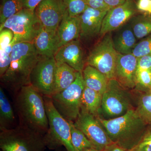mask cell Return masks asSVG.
Listing matches in <instances>:
<instances>
[{
  "mask_svg": "<svg viewBox=\"0 0 151 151\" xmlns=\"http://www.w3.org/2000/svg\"><path fill=\"white\" fill-rule=\"evenodd\" d=\"M19 125L45 135L49 129L43 96L31 85L22 87L14 94Z\"/></svg>",
  "mask_w": 151,
  "mask_h": 151,
  "instance_id": "cell-1",
  "label": "cell"
},
{
  "mask_svg": "<svg viewBox=\"0 0 151 151\" xmlns=\"http://www.w3.org/2000/svg\"><path fill=\"white\" fill-rule=\"evenodd\" d=\"M98 118L112 142L127 151L137 145L148 129L149 124L135 109L115 119L106 120L99 116Z\"/></svg>",
  "mask_w": 151,
  "mask_h": 151,
  "instance_id": "cell-2",
  "label": "cell"
},
{
  "mask_svg": "<svg viewBox=\"0 0 151 151\" xmlns=\"http://www.w3.org/2000/svg\"><path fill=\"white\" fill-rule=\"evenodd\" d=\"M40 58L32 42L15 44L11 53L10 65L1 76V82L14 93L22 86L30 84L31 73Z\"/></svg>",
  "mask_w": 151,
  "mask_h": 151,
  "instance_id": "cell-3",
  "label": "cell"
},
{
  "mask_svg": "<svg viewBox=\"0 0 151 151\" xmlns=\"http://www.w3.org/2000/svg\"><path fill=\"white\" fill-rule=\"evenodd\" d=\"M137 95L134 90L127 89L115 78L109 79L102 95L99 117L106 120L115 119L136 109Z\"/></svg>",
  "mask_w": 151,
  "mask_h": 151,
  "instance_id": "cell-4",
  "label": "cell"
},
{
  "mask_svg": "<svg viewBox=\"0 0 151 151\" xmlns=\"http://www.w3.org/2000/svg\"><path fill=\"white\" fill-rule=\"evenodd\" d=\"M46 147L44 135L20 125L0 133L2 151H44Z\"/></svg>",
  "mask_w": 151,
  "mask_h": 151,
  "instance_id": "cell-5",
  "label": "cell"
},
{
  "mask_svg": "<svg viewBox=\"0 0 151 151\" xmlns=\"http://www.w3.org/2000/svg\"><path fill=\"white\" fill-rule=\"evenodd\" d=\"M43 97L49 122L48 131L44 135L46 147L52 149L63 146L67 151H77L71 142L69 122L57 111L50 97Z\"/></svg>",
  "mask_w": 151,
  "mask_h": 151,
  "instance_id": "cell-6",
  "label": "cell"
},
{
  "mask_svg": "<svg viewBox=\"0 0 151 151\" xmlns=\"http://www.w3.org/2000/svg\"><path fill=\"white\" fill-rule=\"evenodd\" d=\"M85 86L82 72H78L75 81L70 86L50 97L56 110L68 122H74L78 118Z\"/></svg>",
  "mask_w": 151,
  "mask_h": 151,
  "instance_id": "cell-7",
  "label": "cell"
},
{
  "mask_svg": "<svg viewBox=\"0 0 151 151\" xmlns=\"http://www.w3.org/2000/svg\"><path fill=\"white\" fill-rule=\"evenodd\" d=\"M112 32L100 37L86 58V65L96 68L109 79L114 78L117 54L114 47Z\"/></svg>",
  "mask_w": 151,
  "mask_h": 151,
  "instance_id": "cell-8",
  "label": "cell"
},
{
  "mask_svg": "<svg viewBox=\"0 0 151 151\" xmlns=\"http://www.w3.org/2000/svg\"><path fill=\"white\" fill-rule=\"evenodd\" d=\"M42 27L35 11L23 8L0 25V31L4 28L11 29L14 33L15 44L32 43Z\"/></svg>",
  "mask_w": 151,
  "mask_h": 151,
  "instance_id": "cell-9",
  "label": "cell"
},
{
  "mask_svg": "<svg viewBox=\"0 0 151 151\" xmlns=\"http://www.w3.org/2000/svg\"><path fill=\"white\" fill-rule=\"evenodd\" d=\"M57 63L54 56H41L30 77V85L43 96L51 97L54 90Z\"/></svg>",
  "mask_w": 151,
  "mask_h": 151,
  "instance_id": "cell-10",
  "label": "cell"
},
{
  "mask_svg": "<svg viewBox=\"0 0 151 151\" xmlns=\"http://www.w3.org/2000/svg\"><path fill=\"white\" fill-rule=\"evenodd\" d=\"M73 122L75 127L86 136L98 151L103 150L114 143L109 138L98 116L81 109L78 118Z\"/></svg>",
  "mask_w": 151,
  "mask_h": 151,
  "instance_id": "cell-11",
  "label": "cell"
},
{
  "mask_svg": "<svg viewBox=\"0 0 151 151\" xmlns=\"http://www.w3.org/2000/svg\"><path fill=\"white\" fill-rule=\"evenodd\" d=\"M136 0H128L121 5L109 9L103 19L100 37L112 32L127 24L130 20L141 12Z\"/></svg>",
  "mask_w": 151,
  "mask_h": 151,
  "instance_id": "cell-12",
  "label": "cell"
},
{
  "mask_svg": "<svg viewBox=\"0 0 151 151\" xmlns=\"http://www.w3.org/2000/svg\"><path fill=\"white\" fill-rule=\"evenodd\" d=\"M66 11L63 0H44L35 12L43 27L56 31Z\"/></svg>",
  "mask_w": 151,
  "mask_h": 151,
  "instance_id": "cell-13",
  "label": "cell"
},
{
  "mask_svg": "<svg viewBox=\"0 0 151 151\" xmlns=\"http://www.w3.org/2000/svg\"><path fill=\"white\" fill-rule=\"evenodd\" d=\"M138 58L132 53H118L114 78L127 89L134 90L136 85Z\"/></svg>",
  "mask_w": 151,
  "mask_h": 151,
  "instance_id": "cell-14",
  "label": "cell"
},
{
  "mask_svg": "<svg viewBox=\"0 0 151 151\" xmlns=\"http://www.w3.org/2000/svg\"><path fill=\"white\" fill-rule=\"evenodd\" d=\"M108 10L96 9L88 6L79 16L81 26L79 39L89 41L100 38L103 19Z\"/></svg>",
  "mask_w": 151,
  "mask_h": 151,
  "instance_id": "cell-15",
  "label": "cell"
},
{
  "mask_svg": "<svg viewBox=\"0 0 151 151\" xmlns=\"http://www.w3.org/2000/svg\"><path fill=\"white\" fill-rule=\"evenodd\" d=\"M57 63H65L78 72H82L86 65L84 49L80 40L63 45L54 55Z\"/></svg>",
  "mask_w": 151,
  "mask_h": 151,
  "instance_id": "cell-16",
  "label": "cell"
},
{
  "mask_svg": "<svg viewBox=\"0 0 151 151\" xmlns=\"http://www.w3.org/2000/svg\"><path fill=\"white\" fill-rule=\"evenodd\" d=\"M41 56H54L59 48V40L56 31L42 27L32 42Z\"/></svg>",
  "mask_w": 151,
  "mask_h": 151,
  "instance_id": "cell-17",
  "label": "cell"
},
{
  "mask_svg": "<svg viewBox=\"0 0 151 151\" xmlns=\"http://www.w3.org/2000/svg\"><path fill=\"white\" fill-rule=\"evenodd\" d=\"M80 32L81 26L79 16H70L67 10L57 29L59 40V48L72 41L79 39Z\"/></svg>",
  "mask_w": 151,
  "mask_h": 151,
  "instance_id": "cell-18",
  "label": "cell"
},
{
  "mask_svg": "<svg viewBox=\"0 0 151 151\" xmlns=\"http://www.w3.org/2000/svg\"><path fill=\"white\" fill-rule=\"evenodd\" d=\"M116 30L115 35H112L113 45L116 52L122 54H131L137 44V39L129 23V22Z\"/></svg>",
  "mask_w": 151,
  "mask_h": 151,
  "instance_id": "cell-19",
  "label": "cell"
},
{
  "mask_svg": "<svg viewBox=\"0 0 151 151\" xmlns=\"http://www.w3.org/2000/svg\"><path fill=\"white\" fill-rule=\"evenodd\" d=\"M56 63L54 88L52 95L61 92L70 86L75 81L78 72L66 63Z\"/></svg>",
  "mask_w": 151,
  "mask_h": 151,
  "instance_id": "cell-20",
  "label": "cell"
},
{
  "mask_svg": "<svg viewBox=\"0 0 151 151\" xmlns=\"http://www.w3.org/2000/svg\"><path fill=\"white\" fill-rule=\"evenodd\" d=\"M85 86L102 94L108 86V79L105 75L90 65H86L82 71Z\"/></svg>",
  "mask_w": 151,
  "mask_h": 151,
  "instance_id": "cell-21",
  "label": "cell"
},
{
  "mask_svg": "<svg viewBox=\"0 0 151 151\" xmlns=\"http://www.w3.org/2000/svg\"><path fill=\"white\" fill-rule=\"evenodd\" d=\"M102 95L85 86L81 95V109L98 116L102 104Z\"/></svg>",
  "mask_w": 151,
  "mask_h": 151,
  "instance_id": "cell-22",
  "label": "cell"
},
{
  "mask_svg": "<svg viewBox=\"0 0 151 151\" xmlns=\"http://www.w3.org/2000/svg\"><path fill=\"white\" fill-rule=\"evenodd\" d=\"M16 119L12 107L4 90L0 88V130L14 128Z\"/></svg>",
  "mask_w": 151,
  "mask_h": 151,
  "instance_id": "cell-23",
  "label": "cell"
},
{
  "mask_svg": "<svg viewBox=\"0 0 151 151\" xmlns=\"http://www.w3.org/2000/svg\"><path fill=\"white\" fill-rule=\"evenodd\" d=\"M129 23L137 39H142L151 34V14L148 12L140 13Z\"/></svg>",
  "mask_w": 151,
  "mask_h": 151,
  "instance_id": "cell-24",
  "label": "cell"
},
{
  "mask_svg": "<svg viewBox=\"0 0 151 151\" xmlns=\"http://www.w3.org/2000/svg\"><path fill=\"white\" fill-rule=\"evenodd\" d=\"M137 95L136 111L149 125L151 124V89L144 92L135 91Z\"/></svg>",
  "mask_w": 151,
  "mask_h": 151,
  "instance_id": "cell-25",
  "label": "cell"
},
{
  "mask_svg": "<svg viewBox=\"0 0 151 151\" xmlns=\"http://www.w3.org/2000/svg\"><path fill=\"white\" fill-rule=\"evenodd\" d=\"M23 8L22 0H1L0 25Z\"/></svg>",
  "mask_w": 151,
  "mask_h": 151,
  "instance_id": "cell-26",
  "label": "cell"
},
{
  "mask_svg": "<svg viewBox=\"0 0 151 151\" xmlns=\"http://www.w3.org/2000/svg\"><path fill=\"white\" fill-rule=\"evenodd\" d=\"M68 122L70 127L71 142L75 150L77 151H83L89 148H95L86 136L75 127L73 122Z\"/></svg>",
  "mask_w": 151,
  "mask_h": 151,
  "instance_id": "cell-27",
  "label": "cell"
},
{
  "mask_svg": "<svg viewBox=\"0 0 151 151\" xmlns=\"http://www.w3.org/2000/svg\"><path fill=\"white\" fill-rule=\"evenodd\" d=\"M151 89V70H147L137 71L136 87L134 90L144 92Z\"/></svg>",
  "mask_w": 151,
  "mask_h": 151,
  "instance_id": "cell-28",
  "label": "cell"
},
{
  "mask_svg": "<svg viewBox=\"0 0 151 151\" xmlns=\"http://www.w3.org/2000/svg\"><path fill=\"white\" fill-rule=\"evenodd\" d=\"M69 15L78 16L89 6L86 0H63Z\"/></svg>",
  "mask_w": 151,
  "mask_h": 151,
  "instance_id": "cell-29",
  "label": "cell"
},
{
  "mask_svg": "<svg viewBox=\"0 0 151 151\" xmlns=\"http://www.w3.org/2000/svg\"><path fill=\"white\" fill-rule=\"evenodd\" d=\"M132 54L137 58L151 54V34L137 43Z\"/></svg>",
  "mask_w": 151,
  "mask_h": 151,
  "instance_id": "cell-30",
  "label": "cell"
},
{
  "mask_svg": "<svg viewBox=\"0 0 151 151\" xmlns=\"http://www.w3.org/2000/svg\"><path fill=\"white\" fill-rule=\"evenodd\" d=\"M14 44L12 41L5 49L0 51V77L4 74L9 67L11 62V53Z\"/></svg>",
  "mask_w": 151,
  "mask_h": 151,
  "instance_id": "cell-31",
  "label": "cell"
},
{
  "mask_svg": "<svg viewBox=\"0 0 151 151\" xmlns=\"http://www.w3.org/2000/svg\"><path fill=\"white\" fill-rule=\"evenodd\" d=\"M128 151H151V128L148 129L139 142Z\"/></svg>",
  "mask_w": 151,
  "mask_h": 151,
  "instance_id": "cell-32",
  "label": "cell"
},
{
  "mask_svg": "<svg viewBox=\"0 0 151 151\" xmlns=\"http://www.w3.org/2000/svg\"><path fill=\"white\" fill-rule=\"evenodd\" d=\"M14 37V33L11 29L4 28L0 31V51L5 49L10 44Z\"/></svg>",
  "mask_w": 151,
  "mask_h": 151,
  "instance_id": "cell-33",
  "label": "cell"
},
{
  "mask_svg": "<svg viewBox=\"0 0 151 151\" xmlns=\"http://www.w3.org/2000/svg\"><path fill=\"white\" fill-rule=\"evenodd\" d=\"M151 68V54L144 55L138 58L137 71L150 70Z\"/></svg>",
  "mask_w": 151,
  "mask_h": 151,
  "instance_id": "cell-34",
  "label": "cell"
},
{
  "mask_svg": "<svg viewBox=\"0 0 151 151\" xmlns=\"http://www.w3.org/2000/svg\"><path fill=\"white\" fill-rule=\"evenodd\" d=\"M88 6L92 8L101 10H108L109 7L105 4L104 0H86Z\"/></svg>",
  "mask_w": 151,
  "mask_h": 151,
  "instance_id": "cell-35",
  "label": "cell"
},
{
  "mask_svg": "<svg viewBox=\"0 0 151 151\" xmlns=\"http://www.w3.org/2000/svg\"><path fill=\"white\" fill-rule=\"evenodd\" d=\"M43 1L44 0H22L24 8L35 11L39 4Z\"/></svg>",
  "mask_w": 151,
  "mask_h": 151,
  "instance_id": "cell-36",
  "label": "cell"
},
{
  "mask_svg": "<svg viewBox=\"0 0 151 151\" xmlns=\"http://www.w3.org/2000/svg\"><path fill=\"white\" fill-rule=\"evenodd\" d=\"M151 0H138L137 6L139 11L142 12H148Z\"/></svg>",
  "mask_w": 151,
  "mask_h": 151,
  "instance_id": "cell-37",
  "label": "cell"
},
{
  "mask_svg": "<svg viewBox=\"0 0 151 151\" xmlns=\"http://www.w3.org/2000/svg\"><path fill=\"white\" fill-rule=\"evenodd\" d=\"M127 1L128 0H104L105 4L110 9L121 5Z\"/></svg>",
  "mask_w": 151,
  "mask_h": 151,
  "instance_id": "cell-38",
  "label": "cell"
},
{
  "mask_svg": "<svg viewBox=\"0 0 151 151\" xmlns=\"http://www.w3.org/2000/svg\"><path fill=\"white\" fill-rule=\"evenodd\" d=\"M101 151H127L126 149L123 148L115 143H113L106 147L105 149Z\"/></svg>",
  "mask_w": 151,
  "mask_h": 151,
  "instance_id": "cell-39",
  "label": "cell"
},
{
  "mask_svg": "<svg viewBox=\"0 0 151 151\" xmlns=\"http://www.w3.org/2000/svg\"><path fill=\"white\" fill-rule=\"evenodd\" d=\"M83 151H99L97 149L94 148H87L85 149Z\"/></svg>",
  "mask_w": 151,
  "mask_h": 151,
  "instance_id": "cell-40",
  "label": "cell"
},
{
  "mask_svg": "<svg viewBox=\"0 0 151 151\" xmlns=\"http://www.w3.org/2000/svg\"><path fill=\"white\" fill-rule=\"evenodd\" d=\"M148 12L149 13L151 14V0L150 4V8H149V10Z\"/></svg>",
  "mask_w": 151,
  "mask_h": 151,
  "instance_id": "cell-41",
  "label": "cell"
},
{
  "mask_svg": "<svg viewBox=\"0 0 151 151\" xmlns=\"http://www.w3.org/2000/svg\"><path fill=\"white\" fill-rule=\"evenodd\" d=\"M150 70H151V69H150Z\"/></svg>",
  "mask_w": 151,
  "mask_h": 151,
  "instance_id": "cell-42",
  "label": "cell"
},
{
  "mask_svg": "<svg viewBox=\"0 0 151 151\" xmlns=\"http://www.w3.org/2000/svg\"></svg>",
  "mask_w": 151,
  "mask_h": 151,
  "instance_id": "cell-43",
  "label": "cell"
},
{
  "mask_svg": "<svg viewBox=\"0 0 151 151\" xmlns=\"http://www.w3.org/2000/svg\"></svg>",
  "mask_w": 151,
  "mask_h": 151,
  "instance_id": "cell-44",
  "label": "cell"
}]
</instances>
